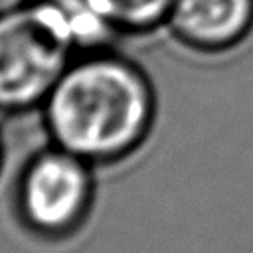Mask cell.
Listing matches in <instances>:
<instances>
[{
  "instance_id": "6da1fadb",
  "label": "cell",
  "mask_w": 253,
  "mask_h": 253,
  "mask_svg": "<svg viewBox=\"0 0 253 253\" xmlns=\"http://www.w3.org/2000/svg\"><path fill=\"white\" fill-rule=\"evenodd\" d=\"M38 113L51 144L105 166L144 146L158 95L148 71L109 45L75 53Z\"/></svg>"
},
{
  "instance_id": "7a4b0ae2",
  "label": "cell",
  "mask_w": 253,
  "mask_h": 253,
  "mask_svg": "<svg viewBox=\"0 0 253 253\" xmlns=\"http://www.w3.org/2000/svg\"><path fill=\"white\" fill-rule=\"evenodd\" d=\"M77 53L57 0L0 16V117L40 111Z\"/></svg>"
},
{
  "instance_id": "3957f363",
  "label": "cell",
  "mask_w": 253,
  "mask_h": 253,
  "mask_svg": "<svg viewBox=\"0 0 253 253\" xmlns=\"http://www.w3.org/2000/svg\"><path fill=\"white\" fill-rule=\"evenodd\" d=\"M93 168L51 142L36 150L22 166L16 184V208L22 221L43 237L73 233L93 202Z\"/></svg>"
},
{
  "instance_id": "277c9868",
  "label": "cell",
  "mask_w": 253,
  "mask_h": 253,
  "mask_svg": "<svg viewBox=\"0 0 253 253\" xmlns=\"http://www.w3.org/2000/svg\"><path fill=\"white\" fill-rule=\"evenodd\" d=\"M164 30L194 55H225L253 34V0H172Z\"/></svg>"
},
{
  "instance_id": "5b68a950",
  "label": "cell",
  "mask_w": 253,
  "mask_h": 253,
  "mask_svg": "<svg viewBox=\"0 0 253 253\" xmlns=\"http://www.w3.org/2000/svg\"><path fill=\"white\" fill-rule=\"evenodd\" d=\"M119 38H140L164 30L172 0H87Z\"/></svg>"
},
{
  "instance_id": "8992f818",
  "label": "cell",
  "mask_w": 253,
  "mask_h": 253,
  "mask_svg": "<svg viewBox=\"0 0 253 253\" xmlns=\"http://www.w3.org/2000/svg\"><path fill=\"white\" fill-rule=\"evenodd\" d=\"M32 2H36V0H0V16L8 14V12H14V10H20V8H24Z\"/></svg>"
},
{
  "instance_id": "52a82bcc",
  "label": "cell",
  "mask_w": 253,
  "mask_h": 253,
  "mask_svg": "<svg viewBox=\"0 0 253 253\" xmlns=\"http://www.w3.org/2000/svg\"><path fill=\"white\" fill-rule=\"evenodd\" d=\"M4 156H6V144H4V136H2V128H0V172L4 166Z\"/></svg>"
}]
</instances>
